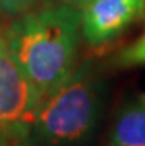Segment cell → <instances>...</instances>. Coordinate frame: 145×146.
I'll return each instance as SVG.
<instances>
[{
	"label": "cell",
	"mask_w": 145,
	"mask_h": 146,
	"mask_svg": "<svg viewBox=\"0 0 145 146\" xmlns=\"http://www.w3.org/2000/svg\"><path fill=\"white\" fill-rule=\"evenodd\" d=\"M9 50L41 99L47 98L77 68L82 11L56 5L19 15L5 30Z\"/></svg>",
	"instance_id": "obj_1"
},
{
	"label": "cell",
	"mask_w": 145,
	"mask_h": 146,
	"mask_svg": "<svg viewBox=\"0 0 145 146\" xmlns=\"http://www.w3.org/2000/svg\"><path fill=\"white\" fill-rule=\"evenodd\" d=\"M105 104V83L90 61L43 99L21 146H89Z\"/></svg>",
	"instance_id": "obj_2"
},
{
	"label": "cell",
	"mask_w": 145,
	"mask_h": 146,
	"mask_svg": "<svg viewBox=\"0 0 145 146\" xmlns=\"http://www.w3.org/2000/svg\"><path fill=\"white\" fill-rule=\"evenodd\" d=\"M41 102L36 87L15 62L0 25V145L21 146Z\"/></svg>",
	"instance_id": "obj_3"
},
{
	"label": "cell",
	"mask_w": 145,
	"mask_h": 146,
	"mask_svg": "<svg viewBox=\"0 0 145 146\" xmlns=\"http://www.w3.org/2000/svg\"><path fill=\"white\" fill-rule=\"evenodd\" d=\"M145 13V0H89L82 6V34L90 46H102Z\"/></svg>",
	"instance_id": "obj_4"
},
{
	"label": "cell",
	"mask_w": 145,
	"mask_h": 146,
	"mask_svg": "<svg viewBox=\"0 0 145 146\" xmlns=\"http://www.w3.org/2000/svg\"><path fill=\"white\" fill-rule=\"evenodd\" d=\"M105 146H145V96L139 94L117 111Z\"/></svg>",
	"instance_id": "obj_5"
},
{
	"label": "cell",
	"mask_w": 145,
	"mask_h": 146,
	"mask_svg": "<svg viewBox=\"0 0 145 146\" xmlns=\"http://www.w3.org/2000/svg\"><path fill=\"white\" fill-rule=\"evenodd\" d=\"M116 62L122 66H135L145 64V34L130 46L124 47L116 58Z\"/></svg>",
	"instance_id": "obj_6"
},
{
	"label": "cell",
	"mask_w": 145,
	"mask_h": 146,
	"mask_svg": "<svg viewBox=\"0 0 145 146\" xmlns=\"http://www.w3.org/2000/svg\"><path fill=\"white\" fill-rule=\"evenodd\" d=\"M36 0H0V12L5 15H22L28 12Z\"/></svg>",
	"instance_id": "obj_7"
},
{
	"label": "cell",
	"mask_w": 145,
	"mask_h": 146,
	"mask_svg": "<svg viewBox=\"0 0 145 146\" xmlns=\"http://www.w3.org/2000/svg\"><path fill=\"white\" fill-rule=\"evenodd\" d=\"M61 3H65V5H71V6H77V7H80V6H84L89 0H59Z\"/></svg>",
	"instance_id": "obj_8"
},
{
	"label": "cell",
	"mask_w": 145,
	"mask_h": 146,
	"mask_svg": "<svg viewBox=\"0 0 145 146\" xmlns=\"http://www.w3.org/2000/svg\"><path fill=\"white\" fill-rule=\"evenodd\" d=\"M0 146H2V145H0Z\"/></svg>",
	"instance_id": "obj_9"
}]
</instances>
